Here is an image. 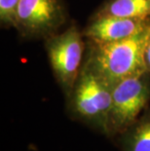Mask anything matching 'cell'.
<instances>
[{
    "instance_id": "1",
    "label": "cell",
    "mask_w": 150,
    "mask_h": 151,
    "mask_svg": "<svg viewBox=\"0 0 150 151\" xmlns=\"http://www.w3.org/2000/svg\"><path fill=\"white\" fill-rule=\"evenodd\" d=\"M149 35L150 25L127 39L106 44H89L85 63L112 86L128 77L145 73L144 49Z\"/></svg>"
},
{
    "instance_id": "2",
    "label": "cell",
    "mask_w": 150,
    "mask_h": 151,
    "mask_svg": "<svg viewBox=\"0 0 150 151\" xmlns=\"http://www.w3.org/2000/svg\"><path fill=\"white\" fill-rule=\"evenodd\" d=\"M113 86L84 63L67 99V112L74 120L107 134Z\"/></svg>"
},
{
    "instance_id": "3",
    "label": "cell",
    "mask_w": 150,
    "mask_h": 151,
    "mask_svg": "<svg viewBox=\"0 0 150 151\" xmlns=\"http://www.w3.org/2000/svg\"><path fill=\"white\" fill-rule=\"evenodd\" d=\"M150 106V74L133 75L116 83L107 124V137H115L130 128Z\"/></svg>"
},
{
    "instance_id": "4",
    "label": "cell",
    "mask_w": 150,
    "mask_h": 151,
    "mask_svg": "<svg viewBox=\"0 0 150 151\" xmlns=\"http://www.w3.org/2000/svg\"><path fill=\"white\" fill-rule=\"evenodd\" d=\"M84 35L75 24L45 39V49L55 78L66 98L83 67Z\"/></svg>"
},
{
    "instance_id": "5",
    "label": "cell",
    "mask_w": 150,
    "mask_h": 151,
    "mask_svg": "<svg viewBox=\"0 0 150 151\" xmlns=\"http://www.w3.org/2000/svg\"><path fill=\"white\" fill-rule=\"evenodd\" d=\"M63 0H21L15 28L25 39H47L66 24Z\"/></svg>"
},
{
    "instance_id": "6",
    "label": "cell",
    "mask_w": 150,
    "mask_h": 151,
    "mask_svg": "<svg viewBox=\"0 0 150 151\" xmlns=\"http://www.w3.org/2000/svg\"><path fill=\"white\" fill-rule=\"evenodd\" d=\"M150 25V18L133 19L115 16H93L83 29L89 44H106L140 33Z\"/></svg>"
},
{
    "instance_id": "7",
    "label": "cell",
    "mask_w": 150,
    "mask_h": 151,
    "mask_svg": "<svg viewBox=\"0 0 150 151\" xmlns=\"http://www.w3.org/2000/svg\"><path fill=\"white\" fill-rule=\"evenodd\" d=\"M118 137L121 151H150V106Z\"/></svg>"
},
{
    "instance_id": "8",
    "label": "cell",
    "mask_w": 150,
    "mask_h": 151,
    "mask_svg": "<svg viewBox=\"0 0 150 151\" xmlns=\"http://www.w3.org/2000/svg\"><path fill=\"white\" fill-rule=\"evenodd\" d=\"M93 16L147 19L150 18V0H106Z\"/></svg>"
},
{
    "instance_id": "9",
    "label": "cell",
    "mask_w": 150,
    "mask_h": 151,
    "mask_svg": "<svg viewBox=\"0 0 150 151\" xmlns=\"http://www.w3.org/2000/svg\"><path fill=\"white\" fill-rule=\"evenodd\" d=\"M20 2L21 0H0V24L2 27L15 28Z\"/></svg>"
},
{
    "instance_id": "10",
    "label": "cell",
    "mask_w": 150,
    "mask_h": 151,
    "mask_svg": "<svg viewBox=\"0 0 150 151\" xmlns=\"http://www.w3.org/2000/svg\"><path fill=\"white\" fill-rule=\"evenodd\" d=\"M144 63H145V68L150 74V35L148 37V40L145 45L144 49Z\"/></svg>"
}]
</instances>
